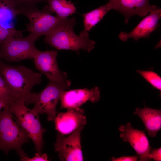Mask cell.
I'll return each mask as SVG.
<instances>
[{
	"label": "cell",
	"instance_id": "21",
	"mask_svg": "<svg viewBox=\"0 0 161 161\" xmlns=\"http://www.w3.org/2000/svg\"><path fill=\"white\" fill-rule=\"evenodd\" d=\"M18 15L22 14L26 10L36 7L40 3L47 2L48 0H13Z\"/></svg>",
	"mask_w": 161,
	"mask_h": 161
},
{
	"label": "cell",
	"instance_id": "22",
	"mask_svg": "<svg viewBox=\"0 0 161 161\" xmlns=\"http://www.w3.org/2000/svg\"><path fill=\"white\" fill-rule=\"evenodd\" d=\"M11 36L16 38L22 37V32L16 30L15 28H4L0 24V46L6 39Z\"/></svg>",
	"mask_w": 161,
	"mask_h": 161
},
{
	"label": "cell",
	"instance_id": "19",
	"mask_svg": "<svg viewBox=\"0 0 161 161\" xmlns=\"http://www.w3.org/2000/svg\"><path fill=\"white\" fill-rule=\"evenodd\" d=\"M18 99L0 72V100L5 102L9 106Z\"/></svg>",
	"mask_w": 161,
	"mask_h": 161
},
{
	"label": "cell",
	"instance_id": "11",
	"mask_svg": "<svg viewBox=\"0 0 161 161\" xmlns=\"http://www.w3.org/2000/svg\"><path fill=\"white\" fill-rule=\"evenodd\" d=\"M108 2L112 9L123 15L126 24L133 16H146L150 12L159 8L155 5H151L149 0H109Z\"/></svg>",
	"mask_w": 161,
	"mask_h": 161
},
{
	"label": "cell",
	"instance_id": "16",
	"mask_svg": "<svg viewBox=\"0 0 161 161\" xmlns=\"http://www.w3.org/2000/svg\"><path fill=\"white\" fill-rule=\"evenodd\" d=\"M18 13L13 0H0V24L6 28H14L13 20Z\"/></svg>",
	"mask_w": 161,
	"mask_h": 161
},
{
	"label": "cell",
	"instance_id": "27",
	"mask_svg": "<svg viewBox=\"0 0 161 161\" xmlns=\"http://www.w3.org/2000/svg\"><path fill=\"white\" fill-rule=\"evenodd\" d=\"M1 60H2L1 59V58H0V61H1Z\"/></svg>",
	"mask_w": 161,
	"mask_h": 161
},
{
	"label": "cell",
	"instance_id": "24",
	"mask_svg": "<svg viewBox=\"0 0 161 161\" xmlns=\"http://www.w3.org/2000/svg\"><path fill=\"white\" fill-rule=\"evenodd\" d=\"M151 159H153L156 161H161V148H151L149 154Z\"/></svg>",
	"mask_w": 161,
	"mask_h": 161
},
{
	"label": "cell",
	"instance_id": "20",
	"mask_svg": "<svg viewBox=\"0 0 161 161\" xmlns=\"http://www.w3.org/2000/svg\"><path fill=\"white\" fill-rule=\"evenodd\" d=\"M137 72L149 83L153 88L161 90V78L152 71L137 70Z\"/></svg>",
	"mask_w": 161,
	"mask_h": 161
},
{
	"label": "cell",
	"instance_id": "3",
	"mask_svg": "<svg viewBox=\"0 0 161 161\" xmlns=\"http://www.w3.org/2000/svg\"><path fill=\"white\" fill-rule=\"evenodd\" d=\"M75 18L64 26L45 36L44 42L58 50L77 51L82 49L89 52L95 47V42L89 38L88 32L83 30L78 36L74 31Z\"/></svg>",
	"mask_w": 161,
	"mask_h": 161
},
{
	"label": "cell",
	"instance_id": "8",
	"mask_svg": "<svg viewBox=\"0 0 161 161\" xmlns=\"http://www.w3.org/2000/svg\"><path fill=\"white\" fill-rule=\"evenodd\" d=\"M84 125H81L68 136L58 133L54 144L55 151L62 161L83 160L81 142V133Z\"/></svg>",
	"mask_w": 161,
	"mask_h": 161
},
{
	"label": "cell",
	"instance_id": "18",
	"mask_svg": "<svg viewBox=\"0 0 161 161\" xmlns=\"http://www.w3.org/2000/svg\"><path fill=\"white\" fill-rule=\"evenodd\" d=\"M112 9L108 2L105 5L100 7L86 13L83 14L84 29L89 32L98 23L106 13Z\"/></svg>",
	"mask_w": 161,
	"mask_h": 161
},
{
	"label": "cell",
	"instance_id": "12",
	"mask_svg": "<svg viewBox=\"0 0 161 161\" xmlns=\"http://www.w3.org/2000/svg\"><path fill=\"white\" fill-rule=\"evenodd\" d=\"M100 98V91L97 87L89 89L86 88L64 90L61 95L60 109L80 107L86 102L98 101Z\"/></svg>",
	"mask_w": 161,
	"mask_h": 161
},
{
	"label": "cell",
	"instance_id": "13",
	"mask_svg": "<svg viewBox=\"0 0 161 161\" xmlns=\"http://www.w3.org/2000/svg\"><path fill=\"white\" fill-rule=\"evenodd\" d=\"M54 121L55 129L58 133L65 135L87 123L84 111L80 107L68 108L66 112L58 113Z\"/></svg>",
	"mask_w": 161,
	"mask_h": 161
},
{
	"label": "cell",
	"instance_id": "7",
	"mask_svg": "<svg viewBox=\"0 0 161 161\" xmlns=\"http://www.w3.org/2000/svg\"><path fill=\"white\" fill-rule=\"evenodd\" d=\"M70 85L71 83L49 81L44 89L36 93L32 109L38 114H46L48 121H54L56 116V106L61 94Z\"/></svg>",
	"mask_w": 161,
	"mask_h": 161
},
{
	"label": "cell",
	"instance_id": "4",
	"mask_svg": "<svg viewBox=\"0 0 161 161\" xmlns=\"http://www.w3.org/2000/svg\"><path fill=\"white\" fill-rule=\"evenodd\" d=\"M22 100L17 99L9 106L18 124L33 142L37 152L42 154L43 135L46 130L42 126L38 114L28 108Z\"/></svg>",
	"mask_w": 161,
	"mask_h": 161
},
{
	"label": "cell",
	"instance_id": "26",
	"mask_svg": "<svg viewBox=\"0 0 161 161\" xmlns=\"http://www.w3.org/2000/svg\"><path fill=\"white\" fill-rule=\"evenodd\" d=\"M7 106H9L7 103L0 100V111L2 109L4 108Z\"/></svg>",
	"mask_w": 161,
	"mask_h": 161
},
{
	"label": "cell",
	"instance_id": "2",
	"mask_svg": "<svg viewBox=\"0 0 161 161\" xmlns=\"http://www.w3.org/2000/svg\"><path fill=\"white\" fill-rule=\"evenodd\" d=\"M9 106L0 111V150L7 154L14 150L21 158L27 156L22 146L30 138L18 124Z\"/></svg>",
	"mask_w": 161,
	"mask_h": 161
},
{
	"label": "cell",
	"instance_id": "6",
	"mask_svg": "<svg viewBox=\"0 0 161 161\" xmlns=\"http://www.w3.org/2000/svg\"><path fill=\"white\" fill-rule=\"evenodd\" d=\"M38 38L31 33L24 37L9 38L0 46V58L11 62L33 59L38 50L35 44Z\"/></svg>",
	"mask_w": 161,
	"mask_h": 161
},
{
	"label": "cell",
	"instance_id": "25",
	"mask_svg": "<svg viewBox=\"0 0 161 161\" xmlns=\"http://www.w3.org/2000/svg\"><path fill=\"white\" fill-rule=\"evenodd\" d=\"M111 159L113 161H137L139 159L138 156H123L118 158L112 157Z\"/></svg>",
	"mask_w": 161,
	"mask_h": 161
},
{
	"label": "cell",
	"instance_id": "10",
	"mask_svg": "<svg viewBox=\"0 0 161 161\" xmlns=\"http://www.w3.org/2000/svg\"><path fill=\"white\" fill-rule=\"evenodd\" d=\"M118 129L120 136L124 142H127L136 151L140 161L151 160L149 156L151 148L149 141L145 132L134 128L129 122L126 125H121Z\"/></svg>",
	"mask_w": 161,
	"mask_h": 161
},
{
	"label": "cell",
	"instance_id": "5",
	"mask_svg": "<svg viewBox=\"0 0 161 161\" xmlns=\"http://www.w3.org/2000/svg\"><path fill=\"white\" fill-rule=\"evenodd\" d=\"M51 14L47 6L41 10L36 7L24 12L22 14L26 16L30 21L26 25L30 33L38 38L41 35H48L65 26L72 18H61Z\"/></svg>",
	"mask_w": 161,
	"mask_h": 161
},
{
	"label": "cell",
	"instance_id": "15",
	"mask_svg": "<svg viewBox=\"0 0 161 161\" xmlns=\"http://www.w3.org/2000/svg\"><path fill=\"white\" fill-rule=\"evenodd\" d=\"M134 114L142 121L148 135L155 137L161 128V110L147 107L136 108Z\"/></svg>",
	"mask_w": 161,
	"mask_h": 161
},
{
	"label": "cell",
	"instance_id": "17",
	"mask_svg": "<svg viewBox=\"0 0 161 161\" xmlns=\"http://www.w3.org/2000/svg\"><path fill=\"white\" fill-rule=\"evenodd\" d=\"M49 5L47 6L49 11L55 13L56 16L62 18L68 17L76 12V7L71 1L67 0H48Z\"/></svg>",
	"mask_w": 161,
	"mask_h": 161
},
{
	"label": "cell",
	"instance_id": "1",
	"mask_svg": "<svg viewBox=\"0 0 161 161\" xmlns=\"http://www.w3.org/2000/svg\"><path fill=\"white\" fill-rule=\"evenodd\" d=\"M0 72L18 99L26 104L34 103L36 93L31 90L41 81L42 74L23 66H14L0 61Z\"/></svg>",
	"mask_w": 161,
	"mask_h": 161
},
{
	"label": "cell",
	"instance_id": "14",
	"mask_svg": "<svg viewBox=\"0 0 161 161\" xmlns=\"http://www.w3.org/2000/svg\"><path fill=\"white\" fill-rule=\"evenodd\" d=\"M161 17V10L159 7L149 13L131 32H121L119 35L123 41L132 38L136 41L141 38H147L159 26V21Z\"/></svg>",
	"mask_w": 161,
	"mask_h": 161
},
{
	"label": "cell",
	"instance_id": "9",
	"mask_svg": "<svg viewBox=\"0 0 161 161\" xmlns=\"http://www.w3.org/2000/svg\"><path fill=\"white\" fill-rule=\"evenodd\" d=\"M57 50L43 51L38 50L33 58L35 66L49 81L71 83L70 80L67 79V74L61 72L58 68L57 61Z\"/></svg>",
	"mask_w": 161,
	"mask_h": 161
},
{
	"label": "cell",
	"instance_id": "23",
	"mask_svg": "<svg viewBox=\"0 0 161 161\" xmlns=\"http://www.w3.org/2000/svg\"><path fill=\"white\" fill-rule=\"evenodd\" d=\"M48 156L46 153L43 154L37 152L35 154V156L30 158L27 155L21 158V160L23 161H48L50 160L48 159Z\"/></svg>",
	"mask_w": 161,
	"mask_h": 161
}]
</instances>
